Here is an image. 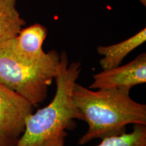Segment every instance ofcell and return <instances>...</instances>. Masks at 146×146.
I'll list each match as a JSON object with an SVG mask.
<instances>
[{
  "label": "cell",
  "mask_w": 146,
  "mask_h": 146,
  "mask_svg": "<svg viewBox=\"0 0 146 146\" xmlns=\"http://www.w3.org/2000/svg\"><path fill=\"white\" fill-rule=\"evenodd\" d=\"M72 99L88 125L78 145L119 135L126 132L128 125H146V105L133 100L129 89L93 91L76 83Z\"/></svg>",
  "instance_id": "1"
},
{
  "label": "cell",
  "mask_w": 146,
  "mask_h": 146,
  "mask_svg": "<svg viewBox=\"0 0 146 146\" xmlns=\"http://www.w3.org/2000/svg\"><path fill=\"white\" fill-rule=\"evenodd\" d=\"M60 55V62L55 76L56 93L52 101L29 115L25 131L15 146H41L55 133L72 129L74 120H83L72 99V91L81 71L79 62L68 63L66 53Z\"/></svg>",
  "instance_id": "2"
},
{
  "label": "cell",
  "mask_w": 146,
  "mask_h": 146,
  "mask_svg": "<svg viewBox=\"0 0 146 146\" xmlns=\"http://www.w3.org/2000/svg\"><path fill=\"white\" fill-rule=\"evenodd\" d=\"M10 40L0 43V83L21 95L33 107L38 106L46 98L57 74L60 55L50 50L45 60L31 64L14 54Z\"/></svg>",
  "instance_id": "3"
},
{
  "label": "cell",
  "mask_w": 146,
  "mask_h": 146,
  "mask_svg": "<svg viewBox=\"0 0 146 146\" xmlns=\"http://www.w3.org/2000/svg\"><path fill=\"white\" fill-rule=\"evenodd\" d=\"M33 108L25 98L0 83V133L19 138Z\"/></svg>",
  "instance_id": "4"
},
{
  "label": "cell",
  "mask_w": 146,
  "mask_h": 146,
  "mask_svg": "<svg viewBox=\"0 0 146 146\" xmlns=\"http://www.w3.org/2000/svg\"><path fill=\"white\" fill-rule=\"evenodd\" d=\"M91 89H129L146 83V54L142 53L131 62L103 70L93 76Z\"/></svg>",
  "instance_id": "5"
},
{
  "label": "cell",
  "mask_w": 146,
  "mask_h": 146,
  "mask_svg": "<svg viewBox=\"0 0 146 146\" xmlns=\"http://www.w3.org/2000/svg\"><path fill=\"white\" fill-rule=\"evenodd\" d=\"M47 35V28L41 24L23 28L15 37L10 40L12 51L25 62L31 64L41 62L49 56V52L45 53L43 50Z\"/></svg>",
  "instance_id": "6"
},
{
  "label": "cell",
  "mask_w": 146,
  "mask_h": 146,
  "mask_svg": "<svg viewBox=\"0 0 146 146\" xmlns=\"http://www.w3.org/2000/svg\"><path fill=\"white\" fill-rule=\"evenodd\" d=\"M146 41V29L136 33L129 39L108 46H98L97 52L102 58L100 64L102 70H108L120 65L123 60L129 53L139 47Z\"/></svg>",
  "instance_id": "7"
},
{
  "label": "cell",
  "mask_w": 146,
  "mask_h": 146,
  "mask_svg": "<svg viewBox=\"0 0 146 146\" xmlns=\"http://www.w3.org/2000/svg\"><path fill=\"white\" fill-rule=\"evenodd\" d=\"M16 3L17 0H0V43L13 39L26 25Z\"/></svg>",
  "instance_id": "8"
},
{
  "label": "cell",
  "mask_w": 146,
  "mask_h": 146,
  "mask_svg": "<svg viewBox=\"0 0 146 146\" xmlns=\"http://www.w3.org/2000/svg\"><path fill=\"white\" fill-rule=\"evenodd\" d=\"M97 146H146V125H134L131 133L104 138Z\"/></svg>",
  "instance_id": "9"
},
{
  "label": "cell",
  "mask_w": 146,
  "mask_h": 146,
  "mask_svg": "<svg viewBox=\"0 0 146 146\" xmlns=\"http://www.w3.org/2000/svg\"><path fill=\"white\" fill-rule=\"evenodd\" d=\"M66 135L65 131H59L47 139L41 146H64V139Z\"/></svg>",
  "instance_id": "10"
},
{
  "label": "cell",
  "mask_w": 146,
  "mask_h": 146,
  "mask_svg": "<svg viewBox=\"0 0 146 146\" xmlns=\"http://www.w3.org/2000/svg\"><path fill=\"white\" fill-rule=\"evenodd\" d=\"M18 139L0 133V146H15Z\"/></svg>",
  "instance_id": "11"
},
{
  "label": "cell",
  "mask_w": 146,
  "mask_h": 146,
  "mask_svg": "<svg viewBox=\"0 0 146 146\" xmlns=\"http://www.w3.org/2000/svg\"><path fill=\"white\" fill-rule=\"evenodd\" d=\"M139 1L144 5V6H146V0H139Z\"/></svg>",
  "instance_id": "12"
}]
</instances>
